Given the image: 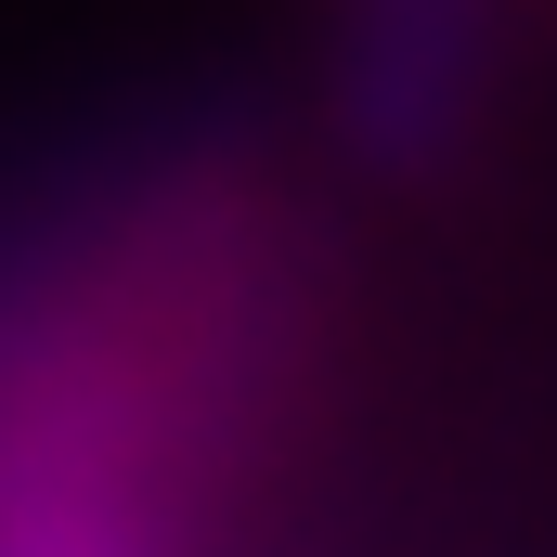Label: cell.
Returning <instances> with one entry per match:
<instances>
[{
  "label": "cell",
  "instance_id": "obj_1",
  "mask_svg": "<svg viewBox=\"0 0 557 557\" xmlns=\"http://www.w3.org/2000/svg\"><path fill=\"white\" fill-rule=\"evenodd\" d=\"M480 26H493V0H350L337 91H350V131L389 169H428L454 143L467 91H480Z\"/></svg>",
  "mask_w": 557,
  "mask_h": 557
}]
</instances>
